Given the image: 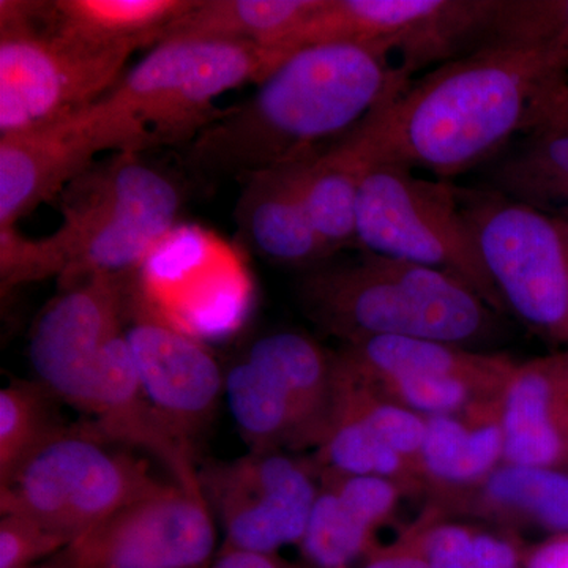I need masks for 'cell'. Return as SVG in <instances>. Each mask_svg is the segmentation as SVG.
I'll return each mask as SVG.
<instances>
[{
	"label": "cell",
	"instance_id": "6da1fadb",
	"mask_svg": "<svg viewBox=\"0 0 568 568\" xmlns=\"http://www.w3.org/2000/svg\"><path fill=\"white\" fill-rule=\"evenodd\" d=\"M390 52L361 44L304 48L284 59L246 102L222 111L189 148L205 181H244L257 171L323 151L413 84Z\"/></svg>",
	"mask_w": 568,
	"mask_h": 568
},
{
	"label": "cell",
	"instance_id": "7a4b0ae2",
	"mask_svg": "<svg viewBox=\"0 0 568 568\" xmlns=\"http://www.w3.org/2000/svg\"><path fill=\"white\" fill-rule=\"evenodd\" d=\"M562 80L568 51L555 41L491 37L373 112L376 163L465 174L526 133L538 95Z\"/></svg>",
	"mask_w": 568,
	"mask_h": 568
},
{
	"label": "cell",
	"instance_id": "3957f363",
	"mask_svg": "<svg viewBox=\"0 0 568 568\" xmlns=\"http://www.w3.org/2000/svg\"><path fill=\"white\" fill-rule=\"evenodd\" d=\"M178 183L140 153L92 164L63 190L61 227L31 241L0 230L2 291L58 276L62 287L99 274H132L173 231L182 211Z\"/></svg>",
	"mask_w": 568,
	"mask_h": 568
},
{
	"label": "cell",
	"instance_id": "277c9868",
	"mask_svg": "<svg viewBox=\"0 0 568 568\" xmlns=\"http://www.w3.org/2000/svg\"><path fill=\"white\" fill-rule=\"evenodd\" d=\"M304 315L346 343L406 336L473 347L497 331L499 313L446 272L365 253L310 268L297 287Z\"/></svg>",
	"mask_w": 568,
	"mask_h": 568
},
{
	"label": "cell",
	"instance_id": "5b68a950",
	"mask_svg": "<svg viewBox=\"0 0 568 568\" xmlns=\"http://www.w3.org/2000/svg\"><path fill=\"white\" fill-rule=\"evenodd\" d=\"M134 50L89 47L52 28L48 2H0V136L61 121L102 100Z\"/></svg>",
	"mask_w": 568,
	"mask_h": 568
},
{
	"label": "cell",
	"instance_id": "8992f818",
	"mask_svg": "<svg viewBox=\"0 0 568 568\" xmlns=\"http://www.w3.org/2000/svg\"><path fill=\"white\" fill-rule=\"evenodd\" d=\"M355 245L364 253L446 272L497 313L506 312L463 212L458 189L450 183L428 181L406 164L376 163L358 193Z\"/></svg>",
	"mask_w": 568,
	"mask_h": 568
},
{
	"label": "cell",
	"instance_id": "52a82bcc",
	"mask_svg": "<svg viewBox=\"0 0 568 568\" xmlns=\"http://www.w3.org/2000/svg\"><path fill=\"white\" fill-rule=\"evenodd\" d=\"M91 425L61 426L0 485L2 515H20L73 541L160 484Z\"/></svg>",
	"mask_w": 568,
	"mask_h": 568
},
{
	"label": "cell",
	"instance_id": "ba28073f",
	"mask_svg": "<svg viewBox=\"0 0 568 568\" xmlns=\"http://www.w3.org/2000/svg\"><path fill=\"white\" fill-rule=\"evenodd\" d=\"M263 48L213 40H166L155 44L108 93L144 134L148 149L192 142L219 118L215 102L245 82L271 73Z\"/></svg>",
	"mask_w": 568,
	"mask_h": 568
},
{
	"label": "cell",
	"instance_id": "9c48e42d",
	"mask_svg": "<svg viewBox=\"0 0 568 568\" xmlns=\"http://www.w3.org/2000/svg\"><path fill=\"white\" fill-rule=\"evenodd\" d=\"M504 308L536 334L568 347V235L551 213L493 190H459Z\"/></svg>",
	"mask_w": 568,
	"mask_h": 568
},
{
	"label": "cell",
	"instance_id": "30bf717a",
	"mask_svg": "<svg viewBox=\"0 0 568 568\" xmlns=\"http://www.w3.org/2000/svg\"><path fill=\"white\" fill-rule=\"evenodd\" d=\"M500 0H323L320 9L267 48L272 70L316 44L349 43L399 54L416 73L459 58L467 44L491 39Z\"/></svg>",
	"mask_w": 568,
	"mask_h": 568
},
{
	"label": "cell",
	"instance_id": "8fae6325",
	"mask_svg": "<svg viewBox=\"0 0 568 568\" xmlns=\"http://www.w3.org/2000/svg\"><path fill=\"white\" fill-rule=\"evenodd\" d=\"M335 358L343 375L424 417L499 398L517 366L506 354L406 336L346 343Z\"/></svg>",
	"mask_w": 568,
	"mask_h": 568
},
{
	"label": "cell",
	"instance_id": "7c38bea8",
	"mask_svg": "<svg viewBox=\"0 0 568 568\" xmlns=\"http://www.w3.org/2000/svg\"><path fill=\"white\" fill-rule=\"evenodd\" d=\"M145 149L144 134L106 95L61 121L0 136V230L65 190L99 153Z\"/></svg>",
	"mask_w": 568,
	"mask_h": 568
},
{
	"label": "cell",
	"instance_id": "4fadbf2b",
	"mask_svg": "<svg viewBox=\"0 0 568 568\" xmlns=\"http://www.w3.org/2000/svg\"><path fill=\"white\" fill-rule=\"evenodd\" d=\"M215 540L204 495L160 481L74 538L58 558L65 568H205Z\"/></svg>",
	"mask_w": 568,
	"mask_h": 568
},
{
	"label": "cell",
	"instance_id": "5bb4252c",
	"mask_svg": "<svg viewBox=\"0 0 568 568\" xmlns=\"http://www.w3.org/2000/svg\"><path fill=\"white\" fill-rule=\"evenodd\" d=\"M200 484L222 519L223 549L263 555L301 545L320 493L312 466L282 452L205 467Z\"/></svg>",
	"mask_w": 568,
	"mask_h": 568
},
{
	"label": "cell",
	"instance_id": "9a60e30c",
	"mask_svg": "<svg viewBox=\"0 0 568 568\" xmlns=\"http://www.w3.org/2000/svg\"><path fill=\"white\" fill-rule=\"evenodd\" d=\"M132 274L89 276L52 298L36 321L29 361L52 398L88 414L104 347L125 331Z\"/></svg>",
	"mask_w": 568,
	"mask_h": 568
},
{
	"label": "cell",
	"instance_id": "2e32d148",
	"mask_svg": "<svg viewBox=\"0 0 568 568\" xmlns=\"http://www.w3.org/2000/svg\"><path fill=\"white\" fill-rule=\"evenodd\" d=\"M125 339L145 395L160 416L186 444L209 424L224 377L212 354L192 336L133 305Z\"/></svg>",
	"mask_w": 568,
	"mask_h": 568
},
{
	"label": "cell",
	"instance_id": "e0dca14e",
	"mask_svg": "<svg viewBox=\"0 0 568 568\" xmlns=\"http://www.w3.org/2000/svg\"><path fill=\"white\" fill-rule=\"evenodd\" d=\"M88 414L93 417L92 428L104 440L148 452L166 467L175 484L203 495L192 448L174 435L145 395L125 331L104 347Z\"/></svg>",
	"mask_w": 568,
	"mask_h": 568
},
{
	"label": "cell",
	"instance_id": "ac0fdd59",
	"mask_svg": "<svg viewBox=\"0 0 568 568\" xmlns=\"http://www.w3.org/2000/svg\"><path fill=\"white\" fill-rule=\"evenodd\" d=\"M500 417L504 465L568 469V347L515 366Z\"/></svg>",
	"mask_w": 568,
	"mask_h": 568
},
{
	"label": "cell",
	"instance_id": "d6986e66",
	"mask_svg": "<svg viewBox=\"0 0 568 568\" xmlns=\"http://www.w3.org/2000/svg\"><path fill=\"white\" fill-rule=\"evenodd\" d=\"M500 396L458 413L425 417L422 487L444 514L457 510L504 463Z\"/></svg>",
	"mask_w": 568,
	"mask_h": 568
},
{
	"label": "cell",
	"instance_id": "ffe728a7",
	"mask_svg": "<svg viewBox=\"0 0 568 568\" xmlns=\"http://www.w3.org/2000/svg\"><path fill=\"white\" fill-rule=\"evenodd\" d=\"M305 159L244 179L234 216L242 241L254 253L275 264L310 271L332 253L317 235L306 207L302 189Z\"/></svg>",
	"mask_w": 568,
	"mask_h": 568
},
{
	"label": "cell",
	"instance_id": "44dd1931",
	"mask_svg": "<svg viewBox=\"0 0 568 568\" xmlns=\"http://www.w3.org/2000/svg\"><path fill=\"white\" fill-rule=\"evenodd\" d=\"M320 474L323 484L301 541L302 555L315 568H354L375 552L376 530L407 493L386 478Z\"/></svg>",
	"mask_w": 568,
	"mask_h": 568
},
{
	"label": "cell",
	"instance_id": "7402d4cb",
	"mask_svg": "<svg viewBox=\"0 0 568 568\" xmlns=\"http://www.w3.org/2000/svg\"><path fill=\"white\" fill-rule=\"evenodd\" d=\"M373 114L353 132L306 156L302 189L321 241L332 254L355 245V212L366 174L376 164Z\"/></svg>",
	"mask_w": 568,
	"mask_h": 568
},
{
	"label": "cell",
	"instance_id": "603a6c76",
	"mask_svg": "<svg viewBox=\"0 0 568 568\" xmlns=\"http://www.w3.org/2000/svg\"><path fill=\"white\" fill-rule=\"evenodd\" d=\"M496 528L568 534V469L500 465L457 507Z\"/></svg>",
	"mask_w": 568,
	"mask_h": 568
},
{
	"label": "cell",
	"instance_id": "cb8c5ba5",
	"mask_svg": "<svg viewBox=\"0 0 568 568\" xmlns=\"http://www.w3.org/2000/svg\"><path fill=\"white\" fill-rule=\"evenodd\" d=\"M246 358L283 384L301 418L306 446L320 447L334 409L335 353L302 332L283 331L256 339Z\"/></svg>",
	"mask_w": 568,
	"mask_h": 568
},
{
	"label": "cell",
	"instance_id": "d4e9b609",
	"mask_svg": "<svg viewBox=\"0 0 568 568\" xmlns=\"http://www.w3.org/2000/svg\"><path fill=\"white\" fill-rule=\"evenodd\" d=\"M196 0H55L48 18L55 31L93 48L136 51L159 44L164 31Z\"/></svg>",
	"mask_w": 568,
	"mask_h": 568
},
{
	"label": "cell",
	"instance_id": "484cf974",
	"mask_svg": "<svg viewBox=\"0 0 568 568\" xmlns=\"http://www.w3.org/2000/svg\"><path fill=\"white\" fill-rule=\"evenodd\" d=\"M321 3L323 0H196L192 10L164 31L162 41H231L267 50L315 13Z\"/></svg>",
	"mask_w": 568,
	"mask_h": 568
},
{
	"label": "cell",
	"instance_id": "4316f807",
	"mask_svg": "<svg viewBox=\"0 0 568 568\" xmlns=\"http://www.w3.org/2000/svg\"><path fill=\"white\" fill-rule=\"evenodd\" d=\"M224 394L235 425L252 452L308 447L293 399L263 366L246 357L239 362L224 377Z\"/></svg>",
	"mask_w": 568,
	"mask_h": 568
},
{
	"label": "cell",
	"instance_id": "83f0119b",
	"mask_svg": "<svg viewBox=\"0 0 568 568\" xmlns=\"http://www.w3.org/2000/svg\"><path fill=\"white\" fill-rule=\"evenodd\" d=\"M488 189L538 211L567 209L568 129L526 133L517 151L493 168Z\"/></svg>",
	"mask_w": 568,
	"mask_h": 568
},
{
	"label": "cell",
	"instance_id": "f1b7e54d",
	"mask_svg": "<svg viewBox=\"0 0 568 568\" xmlns=\"http://www.w3.org/2000/svg\"><path fill=\"white\" fill-rule=\"evenodd\" d=\"M410 528L426 568H526L529 548L511 530L447 521L435 506Z\"/></svg>",
	"mask_w": 568,
	"mask_h": 568
},
{
	"label": "cell",
	"instance_id": "f546056e",
	"mask_svg": "<svg viewBox=\"0 0 568 568\" xmlns=\"http://www.w3.org/2000/svg\"><path fill=\"white\" fill-rule=\"evenodd\" d=\"M48 396L40 384L14 383L0 390V485L61 428L52 422Z\"/></svg>",
	"mask_w": 568,
	"mask_h": 568
},
{
	"label": "cell",
	"instance_id": "4dcf8cb0",
	"mask_svg": "<svg viewBox=\"0 0 568 568\" xmlns=\"http://www.w3.org/2000/svg\"><path fill=\"white\" fill-rule=\"evenodd\" d=\"M493 37L555 41L568 51V0H500Z\"/></svg>",
	"mask_w": 568,
	"mask_h": 568
},
{
	"label": "cell",
	"instance_id": "1f68e13d",
	"mask_svg": "<svg viewBox=\"0 0 568 568\" xmlns=\"http://www.w3.org/2000/svg\"><path fill=\"white\" fill-rule=\"evenodd\" d=\"M70 545L65 537L20 515L0 519V568H29Z\"/></svg>",
	"mask_w": 568,
	"mask_h": 568
},
{
	"label": "cell",
	"instance_id": "d6a6232c",
	"mask_svg": "<svg viewBox=\"0 0 568 568\" xmlns=\"http://www.w3.org/2000/svg\"><path fill=\"white\" fill-rule=\"evenodd\" d=\"M540 129H568V80L549 85L534 103L526 133Z\"/></svg>",
	"mask_w": 568,
	"mask_h": 568
},
{
	"label": "cell",
	"instance_id": "836d02e7",
	"mask_svg": "<svg viewBox=\"0 0 568 568\" xmlns=\"http://www.w3.org/2000/svg\"><path fill=\"white\" fill-rule=\"evenodd\" d=\"M361 568H426L413 528H407L387 548L373 552Z\"/></svg>",
	"mask_w": 568,
	"mask_h": 568
},
{
	"label": "cell",
	"instance_id": "e575fe53",
	"mask_svg": "<svg viewBox=\"0 0 568 568\" xmlns=\"http://www.w3.org/2000/svg\"><path fill=\"white\" fill-rule=\"evenodd\" d=\"M526 568H568V534L549 537L529 548Z\"/></svg>",
	"mask_w": 568,
	"mask_h": 568
},
{
	"label": "cell",
	"instance_id": "d590c367",
	"mask_svg": "<svg viewBox=\"0 0 568 568\" xmlns=\"http://www.w3.org/2000/svg\"><path fill=\"white\" fill-rule=\"evenodd\" d=\"M205 568H286L275 555L223 549L222 555Z\"/></svg>",
	"mask_w": 568,
	"mask_h": 568
},
{
	"label": "cell",
	"instance_id": "8d00e7d4",
	"mask_svg": "<svg viewBox=\"0 0 568 568\" xmlns=\"http://www.w3.org/2000/svg\"><path fill=\"white\" fill-rule=\"evenodd\" d=\"M29 568H65L61 562V559L58 558V555L52 556L51 559L44 560V564H40V566H33Z\"/></svg>",
	"mask_w": 568,
	"mask_h": 568
},
{
	"label": "cell",
	"instance_id": "74e56055",
	"mask_svg": "<svg viewBox=\"0 0 568 568\" xmlns=\"http://www.w3.org/2000/svg\"><path fill=\"white\" fill-rule=\"evenodd\" d=\"M551 215H555L556 219L559 220V223L562 224L564 230L568 235V207L560 209V211L552 212Z\"/></svg>",
	"mask_w": 568,
	"mask_h": 568
}]
</instances>
